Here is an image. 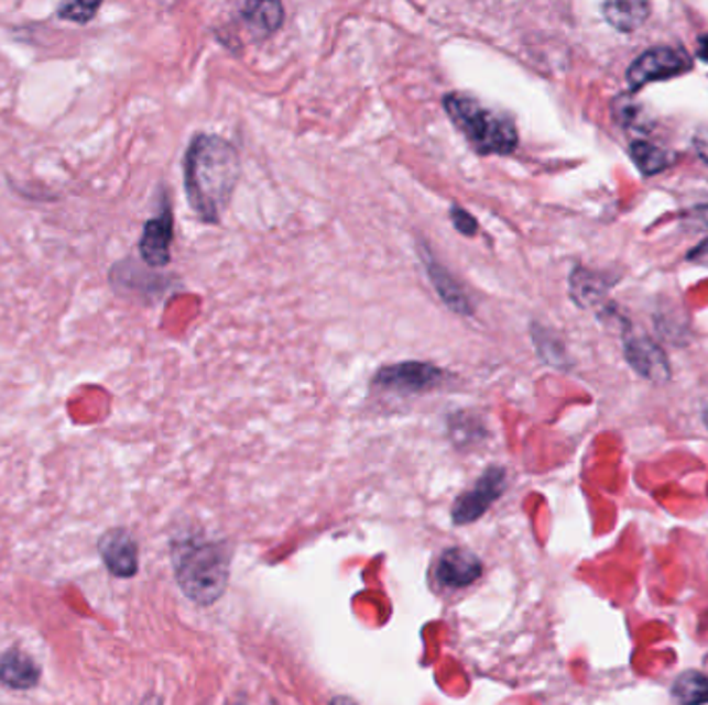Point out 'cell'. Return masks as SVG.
Returning a JSON list of instances; mask_svg holds the SVG:
<instances>
[{
    "mask_svg": "<svg viewBox=\"0 0 708 705\" xmlns=\"http://www.w3.org/2000/svg\"><path fill=\"white\" fill-rule=\"evenodd\" d=\"M183 176L190 209L201 222L218 224L239 185L241 157L228 139L197 133L185 152Z\"/></svg>",
    "mask_w": 708,
    "mask_h": 705,
    "instance_id": "obj_1",
    "label": "cell"
},
{
    "mask_svg": "<svg viewBox=\"0 0 708 705\" xmlns=\"http://www.w3.org/2000/svg\"><path fill=\"white\" fill-rule=\"evenodd\" d=\"M444 110L470 150L479 155H508L519 147L516 122L467 91L444 96Z\"/></svg>",
    "mask_w": 708,
    "mask_h": 705,
    "instance_id": "obj_2",
    "label": "cell"
},
{
    "mask_svg": "<svg viewBox=\"0 0 708 705\" xmlns=\"http://www.w3.org/2000/svg\"><path fill=\"white\" fill-rule=\"evenodd\" d=\"M176 582L193 603L209 606L226 592L230 577V554L222 542L206 538H178L173 544Z\"/></svg>",
    "mask_w": 708,
    "mask_h": 705,
    "instance_id": "obj_3",
    "label": "cell"
},
{
    "mask_svg": "<svg viewBox=\"0 0 708 705\" xmlns=\"http://www.w3.org/2000/svg\"><path fill=\"white\" fill-rule=\"evenodd\" d=\"M448 381V373L432 362H396L385 364L375 373L371 385L385 394L418 396L439 389Z\"/></svg>",
    "mask_w": 708,
    "mask_h": 705,
    "instance_id": "obj_4",
    "label": "cell"
},
{
    "mask_svg": "<svg viewBox=\"0 0 708 705\" xmlns=\"http://www.w3.org/2000/svg\"><path fill=\"white\" fill-rule=\"evenodd\" d=\"M691 69L690 54L682 48H651L642 52L639 58L630 65L625 73V79L632 89L653 84V81H665L677 75H684Z\"/></svg>",
    "mask_w": 708,
    "mask_h": 705,
    "instance_id": "obj_5",
    "label": "cell"
},
{
    "mask_svg": "<svg viewBox=\"0 0 708 705\" xmlns=\"http://www.w3.org/2000/svg\"><path fill=\"white\" fill-rule=\"evenodd\" d=\"M503 491H505V470L500 465H491L489 470H484L483 476L475 482V486L454 503V509H451L454 524L465 526L477 521L495 500L500 499Z\"/></svg>",
    "mask_w": 708,
    "mask_h": 705,
    "instance_id": "obj_6",
    "label": "cell"
},
{
    "mask_svg": "<svg viewBox=\"0 0 708 705\" xmlns=\"http://www.w3.org/2000/svg\"><path fill=\"white\" fill-rule=\"evenodd\" d=\"M174 239L173 209L164 203L156 218L143 225L139 241V255L150 267H166L171 263V246Z\"/></svg>",
    "mask_w": 708,
    "mask_h": 705,
    "instance_id": "obj_7",
    "label": "cell"
},
{
    "mask_svg": "<svg viewBox=\"0 0 708 705\" xmlns=\"http://www.w3.org/2000/svg\"><path fill=\"white\" fill-rule=\"evenodd\" d=\"M435 580L444 587H467L483 575V563L467 549H448L435 561Z\"/></svg>",
    "mask_w": 708,
    "mask_h": 705,
    "instance_id": "obj_8",
    "label": "cell"
},
{
    "mask_svg": "<svg viewBox=\"0 0 708 705\" xmlns=\"http://www.w3.org/2000/svg\"><path fill=\"white\" fill-rule=\"evenodd\" d=\"M625 359L642 377L655 383L669 378V362L665 352L646 335H630L625 340Z\"/></svg>",
    "mask_w": 708,
    "mask_h": 705,
    "instance_id": "obj_9",
    "label": "cell"
},
{
    "mask_svg": "<svg viewBox=\"0 0 708 705\" xmlns=\"http://www.w3.org/2000/svg\"><path fill=\"white\" fill-rule=\"evenodd\" d=\"M106 568L117 577H133L138 573V544L127 530H110L100 540Z\"/></svg>",
    "mask_w": 708,
    "mask_h": 705,
    "instance_id": "obj_10",
    "label": "cell"
},
{
    "mask_svg": "<svg viewBox=\"0 0 708 705\" xmlns=\"http://www.w3.org/2000/svg\"><path fill=\"white\" fill-rule=\"evenodd\" d=\"M423 258L427 265V274L432 279L435 293L439 294L442 302L448 307L449 310L462 315V317H470L472 315V305L468 300L465 288L458 284V279L449 274L448 269L432 257V253L427 249H423Z\"/></svg>",
    "mask_w": 708,
    "mask_h": 705,
    "instance_id": "obj_11",
    "label": "cell"
},
{
    "mask_svg": "<svg viewBox=\"0 0 708 705\" xmlns=\"http://www.w3.org/2000/svg\"><path fill=\"white\" fill-rule=\"evenodd\" d=\"M239 18L255 40H265L282 27L284 7L282 2H272V0L244 2L239 7Z\"/></svg>",
    "mask_w": 708,
    "mask_h": 705,
    "instance_id": "obj_12",
    "label": "cell"
},
{
    "mask_svg": "<svg viewBox=\"0 0 708 705\" xmlns=\"http://www.w3.org/2000/svg\"><path fill=\"white\" fill-rule=\"evenodd\" d=\"M0 681L13 689H32L40 681L34 660L19 650L0 656Z\"/></svg>",
    "mask_w": 708,
    "mask_h": 705,
    "instance_id": "obj_13",
    "label": "cell"
},
{
    "mask_svg": "<svg viewBox=\"0 0 708 705\" xmlns=\"http://www.w3.org/2000/svg\"><path fill=\"white\" fill-rule=\"evenodd\" d=\"M603 15L616 30L634 32L651 15L649 2H607L603 4Z\"/></svg>",
    "mask_w": 708,
    "mask_h": 705,
    "instance_id": "obj_14",
    "label": "cell"
},
{
    "mask_svg": "<svg viewBox=\"0 0 708 705\" xmlns=\"http://www.w3.org/2000/svg\"><path fill=\"white\" fill-rule=\"evenodd\" d=\"M674 700L679 705L708 704V676L702 672H684L674 683Z\"/></svg>",
    "mask_w": 708,
    "mask_h": 705,
    "instance_id": "obj_15",
    "label": "cell"
},
{
    "mask_svg": "<svg viewBox=\"0 0 708 705\" xmlns=\"http://www.w3.org/2000/svg\"><path fill=\"white\" fill-rule=\"evenodd\" d=\"M630 155H632L634 164L639 166L642 174L661 173L672 162V155L667 154L665 150L656 147L653 143H649V141H634L630 145Z\"/></svg>",
    "mask_w": 708,
    "mask_h": 705,
    "instance_id": "obj_16",
    "label": "cell"
},
{
    "mask_svg": "<svg viewBox=\"0 0 708 705\" xmlns=\"http://www.w3.org/2000/svg\"><path fill=\"white\" fill-rule=\"evenodd\" d=\"M570 290L580 307H592L603 298V284L585 269H576L571 274Z\"/></svg>",
    "mask_w": 708,
    "mask_h": 705,
    "instance_id": "obj_17",
    "label": "cell"
},
{
    "mask_svg": "<svg viewBox=\"0 0 708 705\" xmlns=\"http://www.w3.org/2000/svg\"><path fill=\"white\" fill-rule=\"evenodd\" d=\"M98 9H100V2H70L58 9V18L67 19L73 23H87L94 19Z\"/></svg>",
    "mask_w": 708,
    "mask_h": 705,
    "instance_id": "obj_18",
    "label": "cell"
},
{
    "mask_svg": "<svg viewBox=\"0 0 708 705\" xmlns=\"http://www.w3.org/2000/svg\"><path fill=\"white\" fill-rule=\"evenodd\" d=\"M449 218L454 228L462 234V236H475L479 230V222L468 213L467 209L460 206H451L449 209Z\"/></svg>",
    "mask_w": 708,
    "mask_h": 705,
    "instance_id": "obj_19",
    "label": "cell"
},
{
    "mask_svg": "<svg viewBox=\"0 0 708 705\" xmlns=\"http://www.w3.org/2000/svg\"><path fill=\"white\" fill-rule=\"evenodd\" d=\"M688 258H690L691 263L700 265V267H708V239L705 242H700L688 255Z\"/></svg>",
    "mask_w": 708,
    "mask_h": 705,
    "instance_id": "obj_20",
    "label": "cell"
},
{
    "mask_svg": "<svg viewBox=\"0 0 708 705\" xmlns=\"http://www.w3.org/2000/svg\"><path fill=\"white\" fill-rule=\"evenodd\" d=\"M696 54H698L705 63H708V34L700 35V37H698V48H696Z\"/></svg>",
    "mask_w": 708,
    "mask_h": 705,
    "instance_id": "obj_21",
    "label": "cell"
},
{
    "mask_svg": "<svg viewBox=\"0 0 708 705\" xmlns=\"http://www.w3.org/2000/svg\"><path fill=\"white\" fill-rule=\"evenodd\" d=\"M694 218H696V220H702V222H705V225H708V206L702 207V209H698Z\"/></svg>",
    "mask_w": 708,
    "mask_h": 705,
    "instance_id": "obj_22",
    "label": "cell"
},
{
    "mask_svg": "<svg viewBox=\"0 0 708 705\" xmlns=\"http://www.w3.org/2000/svg\"><path fill=\"white\" fill-rule=\"evenodd\" d=\"M331 705H357V702H352L350 697H334Z\"/></svg>",
    "mask_w": 708,
    "mask_h": 705,
    "instance_id": "obj_23",
    "label": "cell"
},
{
    "mask_svg": "<svg viewBox=\"0 0 708 705\" xmlns=\"http://www.w3.org/2000/svg\"><path fill=\"white\" fill-rule=\"evenodd\" d=\"M139 705H162V700H160L157 695H150V697H145Z\"/></svg>",
    "mask_w": 708,
    "mask_h": 705,
    "instance_id": "obj_24",
    "label": "cell"
},
{
    "mask_svg": "<svg viewBox=\"0 0 708 705\" xmlns=\"http://www.w3.org/2000/svg\"><path fill=\"white\" fill-rule=\"evenodd\" d=\"M707 425H708V412H707Z\"/></svg>",
    "mask_w": 708,
    "mask_h": 705,
    "instance_id": "obj_25",
    "label": "cell"
}]
</instances>
